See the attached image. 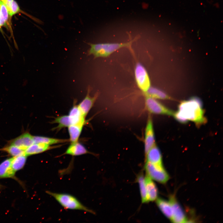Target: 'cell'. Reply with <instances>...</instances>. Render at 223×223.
Listing matches in <instances>:
<instances>
[{
    "label": "cell",
    "mask_w": 223,
    "mask_h": 223,
    "mask_svg": "<svg viewBox=\"0 0 223 223\" xmlns=\"http://www.w3.org/2000/svg\"><path fill=\"white\" fill-rule=\"evenodd\" d=\"M134 75L137 84L144 93L150 87V81L147 72L141 63H137L134 70Z\"/></svg>",
    "instance_id": "cell-5"
},
{
    "label": "cell",
    "mask_w": 223,
    "mask_h": 223,
    "mask_svg": "<svg viewBox=\"0 0 223 223\" xmlns=\"http://www.w3.org/2000/svg\"></svg>",
    "instance_id": "cell-29"
},
{
    "label": "cell",
    "mask_w": 223,
    "mask_h": 223,
    "mask_svg": "<svg viewBox=\"0 0 223 223\" xmlns=\"http://www.w3.org/2000/svg\"><path fill=\"white\" fill-rule=\"evenodd\" d=\"M2 150L7 152L9 155L13 157L25 154L24 150L11 144L3 148Z\"/></svg>",
    "instance_id": "cell-24"
},
{
    "label": "cell",
    "mask_w": 223,
    "mask_h": 223,
    "mask_svg": "<svg viewBox=\"0 0 223 223\" xmlns=\"http://www.w3.org/2000/svg\"><path fill=\"white\" fill-rule=\"evenodd\" d=\"M144 179L148 200L153 201L157 197V187L152 179L147 175L144 177Z\"/></svg>",
    "instance_id": "cell-15"
},
{
    "label": "cell",
    "mask_w": 223,
    "mask_h": 223,
    "mask_svg": "<svg viewBox=\"0 0 223 223\" xmlns=\"http://www.w3.org/2000/svg\"><path fill=\"white\" fill-rule=\"evenodd\" d=\"M90 153L82 144L77 142L71 143L62 155H68L77 156Z\"/></svg>",
    "instance_id": "cell-13"
},
{
    "label": "cell",
    "mask_w": 223,
    "mask_h": 223,
    "mask_svg": "<svg viewBox=\"0 0 223 223\" xmlns=\"http://www.w3.org/2000/svg\"><path fill=\"white\" fill-rule=\"evenodd\" d=\"M145 156L146 161L156 165L163 166L161 151L156 145L149 150Z\"/></svg>",
    "instance_id": "cell-11"
},
{
    "label": "cell",
    "mask_w": 223,
    "mask_h": 223,
    "mask_svg": "<svg viewBox=\"0 0 223 223\" xmlns=\"http://www.w3.org/2000/svg\"><path fill=\"white\" fill-rule=\"evenodd\" d=\"M68 115L72 125L85 123V117L82 115L77 105H74L72 107Z\"/></svg>",
    "instance_id": "cell-16"
},
{
    "label": "cell",
    "mask_w": 223,
    "mask_h": 223,
    "mask_svg": "<svg viewBox=\"0 0 223 223\" xmlns=\"http://www.w3.org/2000/svg\"><path fill=\"white\" fill-rule=\"evenodd\" d=\"M53 122L58 124V126L56 127V128L58 129L68 127L72 125L68 115L58 116L54 120Z\"/></svg>",
    "instance_id": "cell-23"
},
{
    "label": "cell",
    "mask_w": 223,
    "mask_h": 223,
    "mask_svg": "<svg viewBox=\"0 0 223 223\" xmlns=\"http://www.w3.org/2000/svg\"><path fill=\"white\" fill-rule=\"evenodd\" d=\"M144 94L146 96L155 99H165L168 98V97L164 92L153 87H150Z\"/></svg>",
    "instance_id": "cell-22"
},
{
    "label": "cell",
    "mask_w": 223,
    "mask_h": 223,
    "mask_svg": "<svg viewBox=\"0 0 223 223\" xmlns=\"http://www.w3.org/2000/svg\"><path fill=\"white\" fill-rule=\"evenodd\" d=\"M55 147L42 143H33L26 149L24 154L28 156L42 153Z\"/></svg>",
    "instance_id": "cell-14"
},
{
    "label": "cell",
    "mask_w": 223,
    "mask_h": 223,
    "mask_svg": "<svg viewBox=\"0 0 223 223\" xmlns=\"http://www.w3.org/2000/svg\"><path fill=\"white\" fill-rule=\"evenodd\" d=\"M3 186L0 184V190L3 188Z\"/></svg>",
    "instance_id": "cell-27"
},
{
    "label": "cell",
    "mask_w": 223,
    "mask_h": 223,
    "mask_svg": "<svg viewBox=\"0 0 223 223\" xmlns=\"http://www.w3.org/2000/svg\"><path fill=\"white\" fill-rule=\"evenodd\" d=\"M137 181L139 184L142 203H148L149 201L147 197L144 177L142 173H141L138 176Z\"/></svg>",
    "instance_id": "cell-20"
},
{
    "label": "cell",
    "mask_w": 223,
    "mask_h": 223,
    "mask_svg": "<svg viewBox=\"0 0 223 223\" xmlns=\"http://www.w3.org/2000/svg\"><path fill=\"white\" fill-rule=\"evenodd\" d=\"M1 27H0V29Z\"/></svg>",
    "instance_id": "cell-28"
},
{
    "label": "cell",
    "mask_w": 223,
    "mask_h": 223,
    "mask_svg": "<svg viewBox=\"0 0 223 223\" xmlns=\"http://www.w3.org/2000/svg\"><path fill=\"white\" fill-rule=\"evenodd\" d=\"M0 14L2 16L7 24L9 20V15L5 4L0 0Z\"/></svg>",
    "instance_id": "cell-26"
},
{
    "label": "cell",
    "mask_w": 223,
    "mask_h": 223,
    "mask_svg": "<svg viewBox=\"0 0 223 223\" xmlns=\"http://www.w3.org/2000/svg\"><path fill=\"white\" fill-rule=\"evenodd\" d=\"M6 6L7 7L9 15L11 17L20 11V7L17 2L14 0L7 3Z\"/></svg>",
    "instance_id": "cell-25"
},
{
    "label": "cell",
    "mask_w": 223,
    "mask_h": 223,
    "mask_svg": "<svg viewBox=\"0 0 223 223\" xmlns=\"http://www.w3.org/2000/svg\"><path fill=\"white\" fill-rule=\"evenodd\" d=\"M46 193L54 198L64 208L80 210L95 214L92 210L83 204L75 196L68 194L54 192L47 190Z\"/></svg>",
    "instance_id": "cell-3"
},
{
    "label": "cell",
    "mask_w": 223,
    "mask_h": 223,
    "mask_svg": "<svg viewBox=\"0 0 223 223\" xmlns=\"http://www.w3.org/2000/svg\"><path fill=\"white\" fill-rule=\"evenodd\" d=\"M169 201L173 210V217L171 220L174 223L186 222L187 219L182 208L173 196H171Z\"/></svg>",
    "instance_id": "cell-8"
},
{
    "label": "cell",
    "mask_w": 223,
    "mask_h": 223,
    "mask_svg": "<svg viewBox=\"0 0 223 223\" xmlns=\"http://www.w3.org/2000/svg\"><path fill=\"white\" fill-rule=\"evenodd\" d=\"M85 123L72 125L68 127L69 141L71 143L78 142Z\"/></svg>",
    "instance_id": "cell-17"
},
{
    "label": "cell",
    "mask_w": 223,
    "mask_h": 223,
    "mask_svg": "<svg viewBox=\"0 0 223 223\" xmlns=\"http://www.w3.org/2000/svg\"><path fill=\"white\" fill-rule=\"evenodd\" d=\"M33 143V136L27 132L13 139L11 142L10 144L17 146L25 151Z\"/></svg>",
    "instance_id": "cell-10"
},
{
    "label": "cell",
    "mask_w": 223,
    "mask_h": 223,
    "mask_svg": "<svg viewBox=\"0 0 223 223\" xmlns=\"http://www.w3.org/2000/svg\"><path fill=\"white\" fill-rule=\"evenodd\" d=\"M146 109L151 113L173 116L174 112L164 106L155 99L146 96Z\"/></svg>",
    "instance_id": "cell-6"
},
{
    "label": "cell",
    "mask_w": 223,
    "mask_h": 223,
    "mask_svg": "<svg viewBox=\"0 0 223 223\" xmlns=\"http://www.w3.org/2000/svg\"><path fill=\"white\" fill-rule=\"evenodd\" d=\"M90 89L89 87L87 94L84 98L77 105L82 115L85 117L93 107L98 96V94H96L93 97L90 95Z\"/></svg>",
    "instance_id": "cell-9"
},
{
    "label": "cell",
    "mask_w": 223,
    "mask_h": 223,
    "mask_svg": "<svg viewBox=\"0 0 223 223\" xmlns=\"http://www.w3.org/2000/svg\"><path fill=\"white\" fill-rule=\"evenodd\" d=\"M155 138L153 121L149 117L145 129L144 138V148L145 155L149 150L155 145Z\"/></svg>",
    "instance_id": "cell-7"
},
{
    "label": "cell",
    "mask_w": 223,
    "mask_h": 223,
    "mask_svg": "<svg viewBox=\"0 0 223 223\" xmlns=\"http://www.w3.org/2000/svg\"><path fill=\"white\" fill-rule=\"evenodd\" d=\"M34 143H42L50 145L63 143L69 141L68 139L55 138L42 136H33Z\"/></svg>",
    "instance_id": "cell-19"
},
{
    "label": "cell",
    "mask_w": 223,
    "mask_h": 223,
    "mask_svg": "<svg viewBox=\"0 0 223 223\" xmlns=\"http://www.w3.org/2000/svg\"><path fill=\"white\" fill-rule=\"evenodd\" d=\"M27 157L24 154L12 158L11 166L15 172L24 167L26 161Z\"/></svg>",
    "instance_id": "cell-21"
},
{
    "label": "cell",
    "mask_w": 223,
    "mask_h": 223,
    "mask_svg": "<svg viewBox=\"0 0 223 223\" xmlns=\"http://www.w3.org/2000/svg\"><path fill=\"white\" fill-rule=\"evenodd\" d=\"M173 116L176 120L182 123L191 121L199 125L205 123L206 120L202 102L196 98L181 102L177 111L174 112Z\"/></svg>",
    "instance_id": "cell-1"
},
{
    "label": "cell",
    "mask_w": 223,
    "mask_h": 223,
    "mask_svg": "<svg viewBox=\"0 0 223 223\" xmlns=\"http://www.w3.org/2000/svg\"><path fill=\"white\" fill-rule=\"evenodd\" d=\"M12 158L7 159L0 164V178H12L16 179L15 172L11 166Z\"/></svg>",
    "instance_id": "cell-12"
},
{
    "label": "cell",
    "mask_w": 223,
    "mask_h": 223,
    "mask_svg": "<svg viewBox=\"0 0 223 223\" xmlns=\"http://www.w3.org/2000/svg\"><path fill=\"white\" fill-rule=\"evenodd\" d=\"M138 37H136L134 39L126 43H88L90 46L88 51V55H93L95 58L107 57L120 48L124 47L130 48L132 43Z\"/></svg>",
    "instance_id": "cell-2"
},
{
    "label": "cell",
    "mask_w": 223,
    "mask_h": 223,
    "mask_svg": "<svg viewBox=\"0 0 223 223\" xmlns=\"http://www.w3.org/2000/svg\"><path fill=\"white\" fill-rule=\"evenodd\" d=\"M144 168L147 176L160 183H165L169 178L168 174L163 166L146 161Z\"/></svg>",
    "instance_id": "cell-4"
},
{
    "label": "cell",
    "mask_w": 223,
    "mask_h": 223,
    "mask_svg": "<svg viewBox=\"0 0 223 223\" xmlns=\"http://www.w3.org/2000/svg\"><path fill=\"white\" fill-rule=\"evenodd\" d=\"M156 203L157 206L164 214L171 220L173 217V210L170 202L159 198L157 199Z\"/></svg>",
    "instance_id": "cell-18"
}]
</instances>
